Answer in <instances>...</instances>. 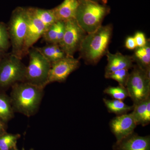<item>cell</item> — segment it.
<instances>
[{
  "label": "cell",
  "instance_id": "cell-1",
  "mask_svg": "<svg viewBox=\"0 0 150 150\" xmlns=\"http://www.w3.org/2000/svg\"><path fill=\"white\" fill-rule=\"evenodd\" d=\"M44 89L25 81L12 86L10 97L14 112L27 117L35 115L44 96Z\"/></svg>",
  "mask_w": 150,
  "mask_h": 150
},
{
  "label": "cell",
  "instance_id": "cell-2",
  "mask_svg": "<svg viewBox=\"0 0 150 150\" xmlns=\"http://www.w3.org/2000/svg\"><path fill=\"white\" fill-rule=\"evenodd\" d=\"M112 24L101 25L84 38L79 49L80 57L87 65H95L106 55L112 38Z\"/></svg>",
  "mask_w": 150,
  "mask_h": 150
},
{
  "label": "cell",
  "instance_id": "cell-3",
  "mask_svg": "<svg viewBox=\"0 0 150 150\" xmlns=\"http://www.w3.org/2000/svg\"><path fill=\"white\" fill-rule=\"evenodd\" d=\"M76 20L87 34L102 25L103 19L110 13V8L105 4L90 0H79Z\"/></svg>",
  "mask_w": 150,
  "mask_h": 150
},
{
  "label": "cell",
  "instance_id": "cell-4",
  "mask_svg": "<svg viewBox=\"0 0 150 150\" xmlns=\"http://www.w3.org/2000/svg\"><path fill=\"white\" fill-rule=\"evenodd\" d=\"M17 56L6 54L0 59V91H5L15 84L24 81L26 67Z\"/></svg>",
  "mask_w": 150,
  "mask_h": 150
},
{
  "label": "cell",
  "instance_id": "cell-5",
  "mask_svg": "<svg viewBox=\"0 0 150 150\" xmlns=\"http://www.w3.org/2000/svg\"><path fill=\"white\" fill-rule=\"evenodd\" d=\"M11 54L22 59V53L27 29L25 8H18L14 11L7 25Z\"/></svg>",
  "mask_w": 150,
  "mask_h": 150
},
{
  "label": "cell",
  "instance_id": "cell-6",
  "mask_svg": "<svg viewBox=\"0 0 150 150\" xmlns=\"http://www.w3.org/2000/svg\"><path fill=\"white\" fill-rule=\"evenodd\" d=\"M28 54L29 62L26 67L24 81L44 88L47 85L51 64L36 48H30Z\"/></svg>",
  "mask_w": 150,
  "mask_h": 150
},
{
  "label": "cell",
  "instance_id": "cell-7",
  "mask_svg": "<svg viewBox=\"0 0 150 150\" xmlns=\"http://www.w3.org/2000/svg\"><path fill=\"white\" fill-rule=\"evenodd\" d=\"M132 69L126 87L133 104H136L150 97V69H144L137 65Z\"/></svg>",
  "mask_w": 150,
  "mask_h": 150
},
{
  "label": "cell",
  "instance_id": "cell-8",
  "mask_svg": "<svg viewBox=\"0 0 150 150\" xmlns=\"http://www.w3.org/2000/svg\"><path fill=\"white\" fill-rule=\"evenodd\" d=\"M64 34L59 45L68 56H74L79 51L87 33L79 26L76 19L64 22Z\"/></svg>",
  "mask_w": 150,
  "mask_h": 150
},
{
  "label": "cell",
  "instance_id": "cell-9",
  "mask_svg": "<svg viewBox=\"0 0 150 150\" xmlns=\"http://www.w3.org/2000/svg\"><path fill=\"white\" fill-rule=\"evenodd\" d=\"M79 60L74 56H66L51 64L48 74L47 85L54 82L63 83L71 74L80 67Z\"/></svg>",
  "mask_w": 150,
  "mask_h": 150
},
{
  "label": "cell",
  "instance_id": "cell-10",
  "mask_svg": "<svg viewBox=\"0 0 150 150\" xmlns=\"http://www.w3.org/2000/svg\"><path fill=\"white\" fill-rule=\"evenodd\" d=\"M25 12L27 19V29L23 50V58L28 54L29 49L42 37L46 30L45 25L35 16L33 8H25Z\"/></svg>",
  "mask_w": 150,
  "mask_h": 150
},
{
  "label": "cell",
  "instance_id": "cell-11",
  "mask_svg": "<svg viewBox=\"0 0 150 150\" xmlns=\"http://www.w3.org/2000/svg\"><path fill=\"white\" fill-rule=\"evenodd\" d=\"M109 125L116 141H120L134 133L137 126L131 112L116 115L110 120Z\"/></svg>",
  "mask_w": 150,
  "mask_h": 150
},
{
  "label": "cell",
  "instance_id": "cell-12",
  "mask_svg": "<svg viewBox=\"0 0 150 150\" xmlns=\"http://www.w3.org/2000/svg\"><path fill=\"white\" fill-rule=\"evenodd\" d=\"M113 150H150V136H141L134 132L112 146Z\"/></svg>",
  "mask_w": 150,
  "mask_h": 150
},
{
  "label": "cell",
  "instance_id": "cell-13",
  "mask_svg": "<svg viewBox=\"0 0 150 150\" xmlns=\"http://www.w3.org/2000/svg\"><path fill=\"white\" fill-rule=\"evenodd\" d=\"M105 55L107 56L108 63L105 69V76L118 70H129L134 67L132 56L124 55L119 52L112 54L109 51Z\"/></svg>",
  "mask_w": 150,
  "mask_h": 150
},
{
  "label": "cell",
  "instance_id": "cell-14",
  "mask_svg": "<svg viewBox=\"0 0 150 150\" xmlns=\"http://www.w3.org/2000/svg\"><path fill=\"white\" fill-rule=\"evenodd\" d=\"M79 4V0H64L52 9L57 21L65 22L76 18Z\"/></svg>",
  "mask_w": 150,
  "mask_h": 150
},
{
  "label": "cell",
  "instance_id": "cell-15",
  "mask_svg": "<svg viewBox=\"0 0 150 150\" xmlns=\"http://www.w3.org/2000/svg\"><path fill=\"white\" fill-rule=\"evenodd\" d=\"M36 48L51 64L67 56L59 44L48 43L46 46Z\"/></svg>",
  "mask_w": 150,
  "mask_h": 150
},
{
  "label": "cell",
  "instance_id": "cell-16",
  "mask_svg": "<svg viewBox=\"0 0 150 150\" xmlns=\"http://www.w3.org/2000/svg\"><path fill=\"white\" fill-rule=\"evenodd\" d=\"M14 116L10 97L4 91H0V120L7 123Z\"/></svg>",
  "mask_w": 150,
  "mask_h": 150
},
{
  "label": "cell",
  "instance_id": "cell-17",
  "mask_svg": "<svg viewBox=\"0 0 150 150\" xmlns=\"http://www.w3.org/2000/svg\"><path fill=\"white\" fill-rule=\"evenodd\" d=\"M134 62L144 69H150V45L149 40L145 46L135 49L132 56Z\"/></svg>",
  "mask_w": 150,
  "mask_h": 150
},
{
  "label": "cell",
  "instance_id": "cell-18",
  "mask_svg": "<svg viewBox=\"0 0 150 150\" xmlns=\"http://www.w3.org/2000/svg\"><path fill=\"white\" fill-rule=\"evenodd\" d=\"M105 105L110 113L120 115L129 113L134 109V105H127L123 100L117 99H103Z\"/></svg>",
  "mask_w": 150,
  "mask_h": 150
},
{
  "label": "cell",
  "instance_id": "cell-19",
  "mask_svg": "<svg viewBox=\"0 0 150 150\" xmlns=\"http://www.w3.org/2000/svg\"><path fill=\"white\" fill-rule=\"evenodd\" d=\"M20 137V134H11L6 131L0 134V150L14 149Z\"/></svg>",
  "mask_w": 150,
  "mask_h": 150
},
{
  "label": "cell",
  "instance_id": "cell-20",
  "mask_svg": "<svg viewBox=\"0 0 150 150\" xmlns=\"http://www.w3.org/2000/svg\"><path fill=\"white\" fill-rule=\"evenodd\" d=\"M33 8L35 16L45 25L46 30L57 21L52 9Z\"/></svg>",
  "mask_w": 150,
  "mask_h": 150
},
{
  "label": "cell",
  "instance_id": "cell-21",
  "mask_svg": "<svg viewBox=\"0 0 150 150\" xmlns=\"http://www.w3.org/2000/svg\"><path fill=\"white\" fill-rule=\"evenodd\" d=\"M105 94L109 96L113 99L123 100L129 97V94L125 87L118 85L117 86H109L103 91Z\"/></svg>",
  "mask_w": 150,
  "mask_h": 150
},
{
  "label": "cell",
  "instance_id": "cell-22",
  "mask_svg": "<svg viewBox=\"0 0 150 150\" xmlns=\"http://www.w3.org/2000/svg\"><path fill=\"white\" fill-rule=\"evenodd\" d=\"M129 75V70L124 69L118 70L109 74L105 75V77L106 79L114 80L118 83L119 85L126 87Z\"/></svg>",
  "mask_w": 150,
  "mask_h": 150
},
{
  "label": "cell",
  "instance_id": "cell-23",
  "mask_svg": "<svg viewBox=\"0 0 150 150\" xmlns=\"http://www.w3.org/2000/svg\"><path fill=\"white\" fill-rule=\"evenodd\" d=\"M150 97L148 98L147 99L138 103L137 104H133L134 106V109L132 110L131 113L137 123V126L141 125L142 118L146 110L147 103Z\"/></svg>",
  "mask_w": 150,
  "mask_h": 150
},
{
  "label": "cell",
  "instance_id": "cell-24",
  "mask_svg": "<svg viewBox=\"0 0 150 150\" xmlns=\"http://www.w3.org/2000/svg\"><path fill=\"white\" fill-rule=\"evenodd\" d=\"M10 46L7 25L0 22V48L6 52Z\"/></svg>",
  "mask_w": 150,
  "mask_h": 150
},
{
  "label": "cell",
  "instance_id": "cell-25",
  "mask_svg": "<svg viewBox=\"0 0 150 150\" xmlns=\"http://www.w3.org/2000/svg\"><path fill=\"white\" fill-rule=\"evenodd\" d=\"M58 21L48 28L43 33V39L48 43H55L58 31Z\"/></svg>",
  "mask_w": 150,
  "mask_h": 150
},
{
  "label": "cell",
  "instance_id": "cell-26",
  "mask_svg": "<svg viewBox=\"0 0 150 150\" xmlns=\"http://www.w3.org/2000/svg\"><path fill=\"white\" fill-rule=\"evenodd\" d=\"M137 48H140L145 46L148 40L146 39L145 35L143 33L138 32L134 36Z\"/></svg>",
  "mask_w": 150,
  "mask_h": 150
},
{
  "label": "cell",
  "instance_id": "cell-27",
  "mask_svg": "<svg viewBox=\"0 0 150 150\" xmlns=\"http://www.w3.org/2000/svg\"><path fill=\"white\" fill-rule=\"evenodd\" d=\"M150 123V97L148 99L146 107L145 110L144 116L141 122V126H146Z\"/></svg>",
  "mask_w": 150,
  "mask_h": 150
},
{
  "label": "cell",
  "instance_id": "cell-28",
  "mask_svg": "<svg viewBox=\"0 0 150 150\" xmlns=\"http://www.w3.org/2000/svg\"><path fill=\"white\" fill-rule=\"evenodd\" d=\"M57 21L58 24V31L56 40V44H59L62 41L64 34L65 24L64 22Z\"/></svg>",
  "mask_w": 150,
  "mask_h": 150
},
{
  "label": "cell",
  "instance_id": "cell-29",
  "mask_svg": "<svg viewBox=\"0 0 150 150\" xmlns=\"http://www.w3.org/2000/svg\"><path fill=\"white\" fill-rule=\"evenodd\" d=\"M125 46L129 50H134L137 48V44L134 37H129L126 39Z\"/></svg>",
  "mask_w": 150,
  "mask_h": 150
},
{
  "label": "cell",
  "instance_id": "cell-30",
  "mask_svg": "<svg viewBox=\"0 0 150 150\" xmlns=\"http://www.w3.org/2000/svg\"><path fill=\"white\" fill-rule=\"evenodd\" d=\"M7 123L0 120V134L6 131Z\"/></svg>",
  "mask_w": 150,
  "mask_h": 150
},
{
  "label": "cell",
  "instance_id": "cell-31",
  "mask_svg": "<svg viewBox=\"0 0 150 150\" xmlns=\"http://www.w3.org/2000/svg\"><path fill=\"white\" fill-rule=\"evenodd\" d=\"M90 1H93L97 2L100 3L102 2V4H105V3L107 2L108 0H90Z\"/></svg>",
  "mask_w": 150,
  "mask_h": 150
},
{
  "label": "cell",
  "instance_id": "cell-32",
  "mask_svg": "<svg viewBox=\"0 0 150 150\" xmlns=\"http://www.w3.org/2000/svg\"><path fill=\"white\" fill-rule=\"evenodd\" d=\"M6 54V52L3 51V50L0 48V59H1L2 57L4 56Z\"/></svg>",
  "mask_w": 150,
  "mask_h": 150
},
{
  "label": "cell",
  "instance_id": "cell-33",
  "mask_svg": "<svg viewBox=\"0 0 150 150\" xmlns=\"http://www.w3.org/2000/svg\"><path fill=\"white\" fill-rule=\"evenodd\" d=\"M14 150H21L18 149L17 147V146H16V147L14 149ZM21 150H25V149H24V148H23ZM30 150H34V149H31Z\"/></svg>",
  "mask_w": 150,
  "mask_h": 150
},
{
  "label": "cell",
  "instance_id": "cell-34",
  "mask_svg": "<svg viewBox=\"0 0 150 150\" xmlns=\"http://www.w3.org/2000/svg\"><path fill=\"white\" fill-rule=\"evenodd\" d=\"M14 150V149H13V150Z\"/></svg>",
  "mask_w": 150,
  "mask_h": 150
}]
</instances>
